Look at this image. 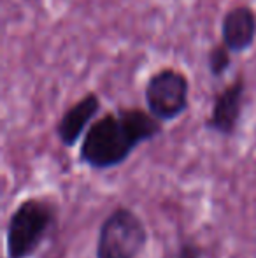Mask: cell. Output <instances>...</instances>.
I'll return each mask as SVG.
<instances>
[{
    "mask_svg": "<svg viewBox=\"0 0 256 258\" xmlns=\"http://www.w3.org/2000/svg\"><path fill=\"white\" fill-rule=\"evenodd\" d=\"M190 78L178 67H161L144 85V102L161 123L181 118L190 107Z\"/></svg>",
    "mask_w": 256,
    "mask_h": 258,
    "instance_id": "obj_3",
    "label": "cell"
},
{
    "mask_svg": "<svg viewBox=\"0 0 256 258\" xmlns=\"http://www.w3.org/2000/svg\"><path fill=\"white\" fill-rule=\"evenodd\" d=\"M55 225V207L41 199H28L11 216L7 227V258H28Z\"/></svg>",
    "mask_w": 256,
    "mask_h": 258,
    "instance_id": "obj_2",
    "label": "cell"
},
{
    "mask_svg": "<svg viewBox=\"0 0 256 258\" xmlns=\"http://www.w3.org/2000/svg\"><path fill=\"white\" fill-rule=\"evenodd\" d=\"M146 241L147 232L140 218L127 207H118L100 225L97 258H137Z\"/></svg>",
    "mask_w": 256,
    "mask_h": 258,
    "instance_id": "obj_4",
    "label": "cell"
},
{
    "mask_svg": "<svg viewBox=\"0 0 256 258\" xmlns=\"http://www.w3.org/2000/svg\"><path fill=\"white\" fill-rule=\"evenodd\" d=\"M161 130V121L149 111L139 107L109 111L86 130L79 158L92 169H111L123 163L142 143L160 136Z\"/></svg>",
    "mask_w": 256,
    "mask_h": 258,
    "instance_id": "obj_1",
    "label": "cell"
},
{
    "mask_svg": "<svg viewBox=\"0 0 256 258\" xmlns=\"http://www.w3.org/2000/svg\"><path fill=\"white\" fill-rule=\"evenodd\" d=\"M233 65V53L221 41L211 46L207 51V71L214 79H221L228 74Z\"/></svg>",
    "mask_w": 256,
    "mask_h": 258,
    "instance_id": "obj_8",
    "label": "cell"
},
{
    "mask_svg": "<svg viewBox=\"0 0 256 258\" xmlns=\"http://www.w3.org/2000/svg\"><path fill=\"white\" fill-rule=\"evenodd\" d=\"M219 35L233 54L247 53L256 42V11L247 4L230 7L221 18Z\"/></svg>",
    "mask_w": 256,
    "mask_h": 258,
    "instance_id": "obj_6",
    "label": "cell"
},
{
    "mask_svg": "<svg viewBox=\"0 0 256 258\" xmlns=\"http://www.w3.org/2000/svg\"><path fill=\"white\" fill-rule=\"evenodd\" d=\"M28 2H30V0H28Z\"/></svg>",
    "mask_w": 256,
    "mask_h": 258,
    "instance_id": "obj_10",
    "label": "cell"
},
{
    "mask_svg": "<svg viewBox=\"0 0 256 258\" xmlns=\"http://www.w3.org/2000/svg\"><path fill=\"white\" fill-rule=\"evenodd\" d=\"M100 107H102V100H100L99 93L95 92L84 93L81 99L75 100L63 112L55 126V134L60 143L65 148L75 146L77 141L82 137V134H86V130L92 126Z\"/></svg>",
    "mask_w": 256,
    "mask_h": 258,
    "instance_id": "obj_7",
    "label": "cell"
},
{
    "mask_svg": "<svg viewBox=\"0 0 256 258\" xmlns=\"http://www.w3.org/2000/svg\"><path fill=\"white\" fill-rule=\"evenodd\" d=\"M200 255H202V249L198 248L197 244L186 242V244L181 246V249H179V253L176 258H200Z\"/></svg>",
    "mask_w": 256,
    "mask_h": 258,
    "instance_id": "obj_9",
    "label": "cell"
},
{
    "mask_svg": "<svg viewBox=\"0 0 256 258\" xmlns=\"http://www.w3.org/2000/svg\"><path fill=\"white\" fill-rule=\"evenodd\" d=\"M247 99V81L242 72L225 85L212 99L211 114L205 119V128L223 137H232L242 118Z\"/></svg>",
    "mask_w": 256,
    "mask_h": 258,
    "instance_id": "obj_5",
    "label": "cell"
}]
</instances>
